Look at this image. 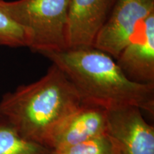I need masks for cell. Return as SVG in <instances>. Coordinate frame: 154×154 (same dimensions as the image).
<instances>
[{
	"label": "cell",
	"instance_id": "5",
	"mask_svg": "<svg viewBox=\"0 0 154 154\" xmlns=\"http://www.w3.org/2000/svg\"><path fill=\"white\" fill-rule=\"evenodd\" d=\"M140 111L131 106L108 109V134L121 154H154V127Z\"/></svg>",
	"mask_w": 154,
	"mask_h": 154
},
{
	"label": "cell",
	"instance_id": "1",
	"mask_svg": "<svg viewBox=\"0 0 154 154\" xmlns=\"http://www.w3.org/2000/svg\"><path fill=\"white\" fill-rule=\"evenodd\" d=\"M82 103L68 77L52 63L41 79L2 96L0 121L26 139L47 147L58 129Z\"/></svg>",
	"mask_w": 154,
	"mask_h": 154
},
{
	"label": "cell",
	"instance_id": "8",
	"mask_svg": "<svg viewBox=\"0 0 154 154\" xmlns=\"http://www.w3.org/2000/svg\"><path fill=\"white\" fill-rule=\"evenodd\" d=\"M108 109L83 102L50 140L47 147L57 150L108 134Z\"/></svg>",
	"mask_w": 154,
	"mask_h": 154
},
{
	"label": "cell",
	"instance_id": "4",
	"mask_svg": "<svg viewBox=\"0 0 154 154\" xmlns=\"http://www.w3.org/2000/svg\"><path fill=\"white\" fill-rule=\"evenodd\" d=\"M152 13H154V0H116L94 48L116 60L138 26Z\"/></svg>",
	"mask_w": 154,
	"mask_h": 154
},
{
	"label": "cell",
	"instance_id": "2",
	"mask_svg": "<svg viewBox=\"0 0 154 154\" xmlns=\"http://www.w3.org/2000/svg\"><path fill=\"white\" fill-rule=\"evenodd\" d=\"M66 74L83 102L106 109L136 106L154 113V84L127 78L110 55L95 48L44 53Z\"/></svg>",
	"mask_w": 154,
	"mask_h": 154
},
{
	"label": "cell",
	"instance_id": "7",
	"mask_svg": "<svg viewBox=\"0 0 154 154\" xmlns=\"http://www.w3.org/2000/svg\"><path fill=\"white\" fill-rule=\"evenodd\" d=\"M116 61L129 80L154 84V13L140 24Z\"/></svg>",
	"mask_w": 154,
	"mask_h": 154
},
{
	"label": "cell",
	"instance_id": "3",
	"mask_svg": "<svg viewBox=\"0 0 154 154\" xmlns=\"http://www.w3.org/2000/svg\"><path fill=\"white\" fill-rule=\"evenodd\" d=\"M71 0L4 2L6 11L27 36V47L42 54L67 47V18Z\"/></svg>",
	"mask_w": 154,
	"mask_h": 154
},
{
	"label": "cell",
	"instance_id": "11",
	"mask_svg": "<svg viewBox=\"0 0 154 154\" xmlns=\"http://www.w3.org/2000/svg\"><path fill=\"white\" fill-rule=\"evenodd\" d=\"M0 0V46L27 47L28 38L22 26L10 17Z\"/></svg>",
	"mask_w": 154,
	"mask_h": 154
},
{
	"label": "cell",
	"instance_id": "9",
	"mask_svg": "<svg viewBox=\"0 0 154 154\" xmlns=\"http://www.w3.org/2000/svg\"><path fill=\"white\" fill-rule=\"evenodd\" d=\"M47 146L26 139L14 128L0 121V154H51Z\"/></svg>",
	"mask_w": 154,
	"mask_h": 154
},
{
	"label": "cell",
	"instance_id": "6",
	"mask_svg": "<svg viewBox=\"0 0 154 154\" xmlns=\"http://www.w3.org/2000/svg\"><path fill=\"white\" fill-rule=\"evenodd\" d=\"M116 0H71L67 18L68 49L94 47Z\"/></svg>",
	"mask_w": 154,
	"mask_h": 154
},
{
	"label": "cell",
	"instance_id": "10",
	"mask_svg": "<svg viewBox=\"0 0 154 154\" xmlns=\"http://www.w3.org/2000/svg\"><path fill=\"white\" fill-rule=\"evenodd\" d=\"M51 154H121L116 141L109 134L75 145L52 150Z\"/></svg>",
	"mask_w": 154,
	"mask_h": 154
}]
</instances>
